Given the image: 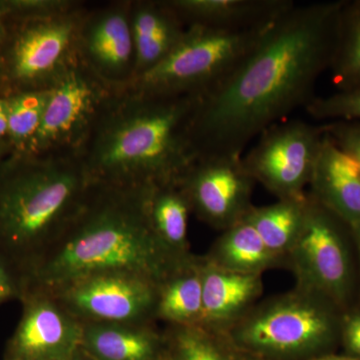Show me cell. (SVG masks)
Returning <instances> with one entry per match:
<instances>
[{
  "label": "cell",
  "mask_w": 360,
  "mask_h": 360,
  "mask_svg": "<svg viewBox=\"0 0 360 360\" xmlns=\"http://www.w3.org/2000/svg\"><path fill=\"white\" fill-rule=\"evenodd\" d=\"M345 0L293 4L226 79L201 96L191 137L196 155L240 156L265 129L304 110L329 70Z\"/></svg>",
  "instance_id": "1"
},
{
  "label": "cell",
  "mask_w": 360,
  "mask_h": 360,
  "mask_svg": "<svg viewBox=\"0 0 360 360\" xmlns=\"http://www.w3.org/2000/svg\"><path fill=\"white\" fill-rule=\"evenodd\" d=\"M151 186L94 182L65 231L23 274L25 295L110 271L132 272L160 285L191 257H175L155 236L148 210Z\"/></svg>",
  "instance_id": "2"
},
{
  "label": "cell",
  "mask_w": 360,
  "mask_h": 360,
  "mask_svg": "<svg viewBox=\"0 0 360 360\" xmlns=\"http://www.w3.org/2000/svg\"><path fill=\"white\" fill-rule=\"evenodd\" d=\"M198 96L118 92L79 156L90 180L112 186L179 184L194 161Z\"/></svg>",
  "instance_id": "3"
},
{
  "label": "cell",
  "mask_w": 360,
  "mask_h": 360,
  "mask_svg": "<svg viewBox=\"0 0 360 360\" xmlns=\"http://www.w3.org/2000/svg\"><path fill=\"white\" fill-rule=\"evenodd\" d=\"M94 182L79 156L11 151L0 160V257L25 274L58 240Z\"/></svg>",
  "instance_id": "4"
},
{
  "label": "cell",
  "mask_w": 360,
  "mask_h": 360,
  "mask_svg": "<svg viewBox=\"0 0 360 360\" xmlns=\"http://www.w3.org/2000/svg\"><path fill=\"white\" fill-rule=\"evenodd\" d=\"M342 312L326 296L295 284L260 300L226 333L257 360H312L340 342Z\"/></svg>",
  "instance_id": "5"
},
{
  "label": "cell",
  "mask_w": 360,
  "mask_h": 360,
  "mask_svg": "<svg viewBox=\"0 0 360 360\" xmlns=\"http://www.w3.org/2000/svg\"><path fill=\"white\" fill-rule=\"evenodd\" d=\"M272 22L246 30L187 26L167 58L124 90L146 96H203L238 68Z\"/></svg>",
  "instance_id": "6"
},
{
  "label": "cell",
  "mask_w": 360,
  "mask_h": 360,
  "mask_svg": "<svg viewBox=\"0 0 360 360\" xmlns=\"http://www.w3.org/2000/svg\"><path fill=\"white\" fill-rule=\"evenodd\" d=\"M309 195L302 231L285 259L295 285L329 298L345 311L356 304L359 262L352 229Z\"/></svg>",
  "instance_id": "7"
},
{
  "label": "cell",
  "mask_w": 360,
  "mask_h": 360,
  "mask_svg": "<svg viewBox=\"0 0 360 360\" xmlns=\"http://www.w3.org/2000/svg\"><path fill=\"white\" fill-rule=\"evenodd\" d=\"M80 60L49 89L32 153L79 155L103 111L118 94Z\"/></svg>",
  "instance_id": "8"
},
{
  "label": "cell",
  "mask_w": 360,
  "mask_h": 360,
  "mask_svg": "<svg viewBox=\"0 0 360 360\" xmlns=\"http://www.w3.org/2000/svg\"><path fill=\"white\" fill-rule=\"evenodd\" d=\"M324 135V123L283 120L257 137L241 158L243 165L255 184L277 200L304 198Z\"/></svg>",
  "instance_id": "9"
},
{
  "label": "cell",
  "mask_w": 360,
  "mask_h": 360,
  "mask_svg": "<svg viewBox=\"0 0 360 360\" xmlns=\"http://www.w3.org/2000/svg\"><path fill=\"white\" fill-rule=\"evenodd\" d=\"M79 6L54 15L27 18L9 47L6 72L22 90L49 89L78 59L85 16Z\"/></svg>",
  "instance_id": "10"
},
{
  "label": "cell",
  "mask_w": 360,
  "mask_h": 360,
  "mask_svg": "<svg viewBox=\"0 0 360 360\" xmlns=\"http://www.w3.org/2000/svg\"><path fill=\"white\" fill-rule=\"evenodd\" d=\"M158 286L132 272H101L71 281L49 295L80 322L153 323Z\"/></svg>",
  "instance_id": "11"
},
{
  "label": "cell",
  "mask_w": 360,
  "mask_h": 360,
  "mask_svg": "<svg viewBox=\"0 0 360 360\" xmlns=\"http://www.w3.org/2000/svg\"><path fill=\"white\" fill-rule=\"evenodd\" d=\"M241 158H198L177 184L188 201L191 213L220 232L245 219L255 206V181Z\"/></svg>",
  "instance_id": "12"
},
{
  "label": "cell",
  "mask_w": 360,
  "mask_h": 360,
  "mask_svg": "<svg viewBox=\"0 0 360 360\" xmlns=\"http://www.w3.org/2000/svg\"><path fill=\"white\" fill-rule=\"evenodd\" d=\"M130 2L85 14L78 56L97 77L123 91L134 80L135 49L129 22Z\"/></svg>",
  "instance_id": "13"
},
{
  "label": "cell",
  "mask_w": 360,
  "mask_h": 360,
  "mask_svg": "<svg viewBox=\"0 0 360 360\" xmlns=\"http://www.w3.org/2000/svg\"><path fill=\"white\" fill-rule=\"evenodd\" d=\"M25 311L11 341L18 360H63L80 350L82 323L53 295L23 296Z\"/></svg>",
  "instance_id": "14"
},
{
  "label": "cell",
  "mask_w": 360,
  "mask_h": 360,
  "mask_svg": "<svg viewBox=\"0 0 360 360\" xmlns=\"http://www.w3.org/2000/svg\"><path fill=\"white\" fill-rule=\"evenodd\" d=\"M202 316L200 326L229 330L262 300L264 276L220 269L202 255Z\"/></svg>",
  "instance_id": "15"
},
{
  "label": "cell",
  "mask_w": 360,
  "mask_h": 360,
  "mask_svg": "<svg viewBox=\"0 0 360 360\" xmlns=\"http://www.w3.org/2000/svg\"><path fill=\"white\" fill-rule=\"evenodd\" d=\"M307 193L348 225L360 224V165L326 132Z\"/></svg>",
  "instance_id": "16"
},
{
  "label": "cell",
  "mask_w": 360,
  "mask_h": 360,
  "mask_svg": "<svg viewBox=\"0 0 360 360\" xmlns=\"http://www.w3.org/2000/svg\"><path fill=\"white\" fill-rule=\"evenodd\" d=\"M80 350L92 360H165L163 333L153 323L82 322Z\"/></svg>",
  "instance_id": "17"
},
{
  "label": "cell",
  "mask_w": 360,
  "mask_h": 360,
  "mask_svg": "<svg viewBox=\"0 0 360 360\" xmlns=\"http://www.w3.org/2000/svg\"><path fill=\"white\" fill-rule=\"evenodd\" d=\"M184 25L224 30L262 27L295 4L292 0H167Z\"/></svg>",
  "instance_id": "18"
},
{
  "label": "cell",
  "mask_w": 360,
  "mask_h": 360,
  "mask_svg": "<svg viewBox=\"0 0 360 360\" xmlns=\"http://www.w3.org/2000/svg\"><path fill=\"white\" fill-rule=\"evenodd\" d=\"M205 257L220 269L240 274L264 276L269 270L285 269V262L266 248L246 219L220 232Z\"/></svg>",
  "instance_id": "19"
},
{
  "label": "cell",
  "mask_w": 360,
  "mask_h": 360,
  "mask_svg": "<svg viewBox=\"0 0 360 360\" xmlns=\"http://www.w3.org/2000/svg\"><path fill=\"white\" fill-rule=\"evenodd\" d=\"M202 255H193L158 286L156 321L200 324L202 316Z\"/></svg>",
  "instance_id": "20"
},
{
  "label": "cell",
  "mask_w": 360,
  "mask_h": 360,
  "mask_svg": "<svg viewBox=\"0 0 360 360\" xmlns=\"http://www.w3.org/2000/svg\"><path fill=\"white\" fill-rule=\"evenodd\" d=\"M148 217L161 245L175 257L193 255L188 241L191 207L177 184H153L149 189Z\"/></svg>",
  "instance_id": "21"
},
{
  "label": "cell",
  "mask_w": 360,
  "mask_h": 360,
  "mask_svg": "<svg viewBox=\"0 0 360 360\" xmlns=\"http://www.w3.org/2000/svg\"><path fill=\"white\" fill-rule=\"evenodd\" d=\"M307 201V194L300 200H277L271 205L253 206L245 217L266 248L284 262L302 231Z\"/></svg>",
  "instance_id": "22"
},
{
  "label": "cell",
  "mask_w": 360,
  "mask_h": 360,
  "mask_svg": "<svg viewBox=\"0 0 360 360\" xmlns=\"http://www.w3.org/2000/svg\"><path fill=\"white\" fill-rule=\"evenodd\" d=\"M167 360H257L239 348L226 333L200 324L167 326Z\"/></svg>",
  "instance_id": "23"
},
{
  "label": "cell",
  "mask_w": 360,
  "mask_h": 360,
  "mask_svg": "<svg viewBox=\"0 0 360 360\" xmlns=\"http://www.w3.org/2000/svg\"><path fill=\"white\" fill-rule=\"evenodd\" d=\"M328 70L336 91L360 86V0L341 7Z\"/></svg>",
  "instance_id": "24"
},
{
  "label": "cell",
  "mask_w": 360,
  "mask_h": 360,
  "mask_svg": "<svg viewBox=\"0 0 360 360\" xmlns=\"http://www.w3.org/2000/svg\"><path fill=\"white\" fill-rule=\"evenodd\" d=\"M49 97V89L21 90L6 97L7 142L14 153H32Z\"/></svg>",
  "instance_id": "25"
},
{
  "label": "cell",
  "mask_w": 360,
  "mask_h": 360,
  "mask_svg": "<svg viewBox=\"0 0 360 360\" xmlns=\"http://www.w3.org/2000/svg\"><path fill=\"white\" fill-rule=\"evenodd\" d=\"M304 110L319 122H360V86L316 96Z\"/></svg>",
  "instance_id": "26"
},
{
  "label": "cell",
  "mask_w": 360,
  "mask_h": 360,
  "mask_svg": "<svg viewBox=\"0 0 360 360\" xmlns=\"http://www.w3.org/2000/svg\"><path fill=\"white\" fill-rule=\"evenodd\" d=\"M326 134L360 165V122H324Z\"/></svg>",
  "instance_id": "27"
},
{
  "label": "cell",
  "mask_w": 360,
  "mask_h": 360,
  "mask_svg": "<svg viewBox=\"0 0 360 360\" xmlns=\"http://www.w3.org/2000/svg\"><path fill=\"white\" fill-rule=\"evenodd\" d=\"M340 342L347 354L360 359V304L356 303L342 312Z\"/></svg>",
  "instance_id": "28"
},
{
  "label": "cell",
  "mask_w": 360,
  "mask_h": 360,
  "mask_svg": "<svg viewBox=\"0 0 360 360\" xmlns=\"http://www.w3.org/2000/svg\"><path fill=\"white\" fill-rule=\"evenodd\" d=\"M22 274L6 258L0 257V303L14 296H25Z\"/></svg>",
  "instance_id": "29"
},
{
  "label": "cell",
  "mask_w": 360,
  "mask_h": 360,
  "mask_svg": "<svg viewBox=\"0 0 360 360\" xmlns=\"http://www.w3.org/2000/svg\"><path fill=\"white\" fill-rule=\"evenodd\" d=\"M7 131H8V122H7V108L6 98H0V141L7 142Z\"/></svg>",
  "instance_id": "30"
},
{
  "label": "cell",
  "mask_w": 360,
  "mask_h": 360,
  "mask_svg": "<svg viewBox=\"0 0 360 360\" xmlns=\"http://www.w3.org/2000/svg\"><path fill=\"white\" fill-rule=\"evenodd\" d=\"M354 236L355 250H356L357 262H359V281H360V224L349 225Z\"/></svg>",
  "instance_id": "31"
},
{
  "label": "cell",
  "mask_w": 360,
  "mask_h": 360,
  "mask_svg": "<svg viewBox=\"0 0 360 360\" xmlns=\"http://www.w3.org/2000/svg\"><path fill=\"white\" fill-rule=\"evenodd\" d=\"M312 360H360L354 359V357L349 356V355H336L333 354H328L322 355V356L316 357Z\"/></svg>",
  "instance_id": "32"
},
{
  "label": "cell",
  "mask_w": 360,
  "mask_h": 360,
  "mask_svg": "<svg viewBox=\"0 0 360 360\" xmlns=\"http://www.w3.org/2000/svg\"><path fill=\"white\" fill-rule=\"evenodd\" d=\"M4 18H6V13H4L2 7L0 6V42L4 41L7 35L6 23H4Z\"/></svg>",
  "instance_id": "33"
},
{
  "label": "cell",
  "mask_w": 360,
  "mask_h": 360,
  "mask_svg": "<svg viewBox=\"0 0 360 360\" xmlns=\"http://www.w3.org/2000/svg\"><path fill=\"white\" fill-rule=\"evenodd\" d=\"M11 151H13V149L9 146L8 142L0 141V160L8 155Z\"/></svg>",
  "instance_id": "34"
},
{
  "label": "cell",
  "mask_w": 360,
  "mask_h": 360,
  "mask_svg": "<svg viewBox=\"0 0 360 360\" xmlns=\"http://www.w3.org/2000/svg\"><path fill=\"white\" fill-rule=\"evenodd\" d=\"M63 360H92L91 359H89L87 355H85L84 352H82V350H78L77 354H73L72 356L68 357V359H63Z\"/></svg>",
  "instance_id": "35"
},
{
  "label": "cell",
  "mask_w": 360,
  "mask_h": 360,
  "mask_svg": "<svg viewBox=\"0 0 360 360\" xmlns=\"http://www.w3.org/2000/svg\"><path fill=\"white\" fill-rule=\"evenodd\" d=\"M6 66H4V58H2L1 54H0V77L4 75V71H6Z\"/></svg>",
  "instance_id": "36"
},
{
  "label": "cell",
  "mask_w": 360,
  "mask_h": 360,
  "mask_svg": "<svg viewBox=\"0 0 360 360\" xmlns=\"http://www.w3.org/2000/svg\"><path fill=\"white\" fill-rule=\"evenodd\" d=\"M165 360H167V357H165Z\"/></svg>",
  "instance_id": "37"
}]
</instances>
